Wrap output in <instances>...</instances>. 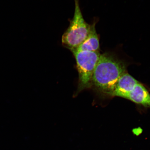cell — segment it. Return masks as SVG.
<instances>
[{"instance_id":"cell-1","label":"cell","mask_w":150,"mask_h":150,"mask_svg":"<svg viewBox=\"0 0 150 150\" xmlns=\"http://www.w3.org/2000/svg\"><path fill=\"white\" fill-rule=\"evenodd\" d=\"M124 63L111 53L101 54L92 82L99 91L112 96L118 80L125 73Z\"/></svg>"},{"instance_id":"cell-2","label":"cell","mask_w":150,"mask_h":150,"mask_svg":"<svg viewBox=\"0 0 150 150\" xmlns=\"http://www.w3.org/2000/svg\"><path fill=\"white\" fill-rule=\"evenodd\" d=\"M74 1V17L62 38L63 45L70 51L77 48L84 42L88 35L91 28V25L85 21L82 16L79 0Z\"/></svg>"},{"instance_id":"cell-3","label":"cell","mask_w":150,"mask_h":150,"mask_svg":"<svg viewBox=\"0 0 150 150\" xmlns=\"http://www.w3.org/2000/svg\"><path fill=\"white\" fill-rule=\"evenodd\" d=\"M71 52L76 59L78 72V85L76 91L78 93L90 86L101 54L99 51Z\"/></svg>"},{"instance_id":"cell-4","label":"cell","mask_w":150,"mask_h":150,"mask_svg":"<svg viewBox=\"0 0 150 150\" xmlns=\"http://www.w3.org/2000/svg\"><path fill=\"white\" fill-rule=\"evenodd\" d=\"M138 83L131 75L125 73L118 80L112 96L125 98Z\"/></svg>"},{"instance_id":"cell-5","label":"cell","mask_w":150,"mask_h":150,"mask_svg":"<svg viewBox=\"0 0 150 150\" xmlns=\"http://www.w3.org/2000/svg\"><path fill=\"white\" fill-rule=\"evenodd\" d=\"M96 22L91 25L88 35L77 48L71 50L78 51H98L100 48L99 39L95 28Z\"/></svg>"},{"instance_id":"cell-6","label":"cell","mask_w":150,"mask_h":150,"mask_svg":"<svg viewBox=\"0 0 150 150\" xmlns=\"http://www.w3.org/2000/svg\"><path fill=\"white\" fill-rule=\"evenodd\" d=\"M125 98L137 104L150 108V94L146 88L139 82L126 96Z\"/></svg>"},{"instance_id":"cell-7","label":"cell","mask_w":150,"mask_h":150,"mask_svg":"<svg viewBox=\"0 0 150 150\" xmlns=\"http://www.w3.org/2000/svg\"><path fill=\"white\" fill-rule=\"evenodd\" d=\"M133 132L134 134L137 136H138L142 134V131L141 130H140L139 129H136V130L133 131Z\"/></svg>"}]
</instances>
